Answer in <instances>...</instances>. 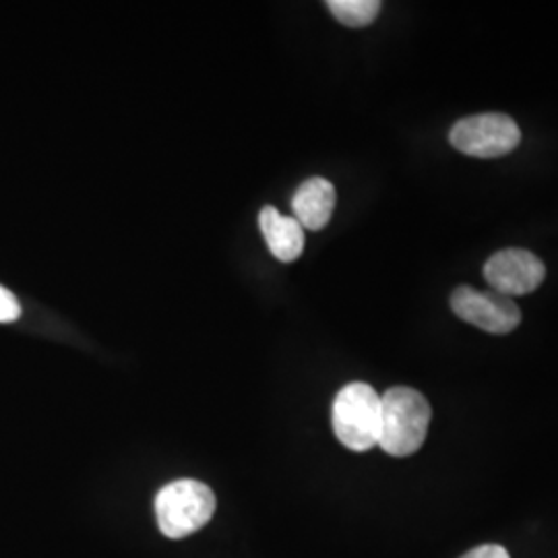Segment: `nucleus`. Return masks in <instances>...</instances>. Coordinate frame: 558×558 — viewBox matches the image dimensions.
Here are the masks:
<instances>
[{
	"mask_svg": "<svg viewBox=\"0 0 558 558\" xmlns=\"http://www.w3.org/2000/svg\"><path fill=\"white\" fill-rule=\"evenodd\" d=\"M433 410L410 387H393L380 396L379 447L393 458H410L424 445Z\"/></svg>",
	"mask_w": 558,
	"mask_h": 558,
	"instance_id": "obj_1",
	"label": "nucleus"
},
{
	"mask_svg": "<svg viewBox=\"0 0 558 558\" xmlns=\"http://www.w3.org/2000/svg\"><path fill=\"white\" fill-rule=\"evenodd\" d=\"M294 220L306 230H323L336 209V186L327 179L313 177L302 182L292 199Z\"/></svg>",
	"mask_w": 558,
	"mask_h": 558,
	"instance_id": "obj_7",
	"label": "nucleus"
},
{
	"mask_svg": "<svg viewBox=\"0 0 558 558\" xmlns=\"http://www.w3.org/2000/svg\"><path fill=\"white\" fill-rule=\"evenodd\" d=\"M216 513V495L199 480H177L156 497V518L166 538L180 539L199 532Z\"/></svg>",
	"mask_w": 558,
	"mask_h": 558,
	"instance_id": "obj_2",
	"label": "nucleus"
},
{
	"mask_svg": "<svg viewBox=\"0 0 558 558\" xmlns=\"http://www.w3.org/2000/svg\"><path fill=\"white\" fill-rule=\"evenodd\" d=\"M21 317L20 300L13 292L0 286V323H13Z\"/></svg>",
	"mask_w": 558,
	"mask_h": 558,
	"instance_id": "obj_10",
	"label": "nucleus"
},
{
	"mask_svg": "<svg viewBox=\"0 0 558 558\" xmlns=\"http://www.w3.org/2000/svg\"><path fill=\"white\" fill-rule=\"evenodd\" d=\"M459 558H511L507 548H502L499 544H482L478 548H472L470 553H465Z\"/></svg>",
	"mask_w": 558,
	"mask_h": 558,
	"instance_id": "obj_11",
	"label": "nucleus"
},
{
	"mask_svg": "<svg viewBox=\"0 0 558 558\" xmlns=\"http://www.w3.org/2000/svg\"><path fill=\"white\" fill-rule=\"evenodd\" d=\"M333 433L350 451H368L379 445L380 396L366 383H350L333 401Z\"/></svg>",
	"mask_w": 558,
	"mask_h": 558,
	"instance_id": "obj_3",
	"label": "nucleus"
},
{
	"mask_svg": "<svg viewBox=\"0 0 558 558\" xmlns=\"http://www.w3.org/2000/svg\"><path fill=\"white\" fill-rule=\"evenodd\" d=\"M329 11L348 27H366L379 17V0H329Z\"/></svg>",
	"mask_w": 558,
	"mask_h": 558,
	"instance_id": "obj_9",
	"label": "nucleus"
},
{
	"mask_svg": "<svg viewBox=\"0 0 558 558\" xmlns=\"http://www.w3.org/2000/svg\"><path fill=\"white\" fill-rule=\"evenodd\" d=\"M544 278V263L523 248H505L484 265V279L488 286L507 299L532 294L542 286Z\"/></svg>",
	"mask_w": 558,
	"mask_h": 558,
	"instance_id": "obj_6",
	"label": "nucleus"
},
{
	"mask_svg": "<svg viewBox=\"0 0 558 558\" xmlns=\"http://www.w3.org/2000/svg\"><path fill=\"white\" fill-rule=\"evenodd\" d=\"M451 308L459 319L495 336L511 333L521 323L518 304L495 290L482 292L470 286H461L451 296Z\"/></svg>",
	"mask_w": 558,
	"mask_h": 558,
	"instance_id": "obj_5",
	"label": "nucleus"
},
{
	"mask_svg": "<svg viewBox=\"0 0 558 558\" xmlns=\"http://www.w3.org/2000/svg\"><path fill=\"white\" fill-rule=\"evenodd\" d=\"M260 232L271 251L281 263L299 259L304 251V228L299 221L281 216L276 207H263L259 216Z\"/></svg>",
	"mask_w": 558,
	"mask_h": 558,
	"instance_id": "obj_8",
	"label": "nucleus"
},
{
	"mask_svg": "<svg viewBox=\"0 0 558 558\" xmlns=\"http://www.w3.org/2000/svg\"><path fill=\"white\" fill-rule=\"evenodd\" d=\"M449 141L463 156L493 160L511 154L518 147L521 131L511 117L486 112L456 122L449 133Z\"/></svg>",
	"mask_w": 558,
	"mask_h": 558,
	"instance_id": "obj_4",
	"label": "nucleus"
}]
</instances>
